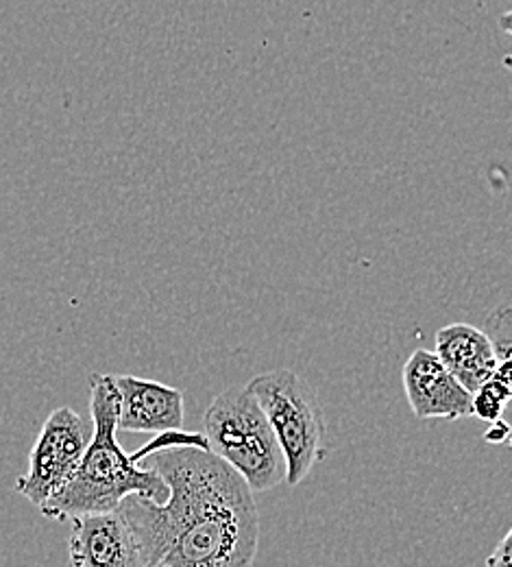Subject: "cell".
<instances>
[{
  "instance_id": "8992f818",
  "label": "cell",
  "mask_w": 512,
  "mask_h": 567,
  "mask_svg": "<svg viewBox=\"0 0 512 567\" xmlns=\"http://www.w3.org/2000/svg\"><path fill=\"white\" fill-rule=\"evenodd\" d=\"M404 391L417 420L456 422L471 417V393L430 350H417L406 360Z\"/></svg>"
},
{
  "instance_id": "9c48e42d",
  "label": "cell",
  "mask_w": 512,
  "mask_h": 567,
  "mask_svg": "<svg viewBox=\"0 0 512 567\" xmlns=\"http://www.w3.org/2000/svg\"><path fill=\"white\" fill-rule=\"evenodd\" d=\"M435 354L471 395L495 373L500 364L489 334L469 323L440 328Z\"/></svg>"
},
{
  "instance_id": "3957f363",
  "label": "cell",
  "mask_w": 512,
  "mask_h": 567,
  "mask_svg": "<svg viewBox=\"0 0 512 567\" xmlns=\"http://www.w3.org/2000/svg\"><path fill=\"white\" fill-rule=\"evenodd\" d=\"M208 452L229 465L251 489L262 494L286 481V463L275 432L247 386H231L203 417Z\"/></svg>"
},
{
  "instance_id": "8fae6325",
  "label": "cell",
  "mask_w": 512,
  "mask_h": 567,
  "mask_svg": "<svg viewBox=\"0 0 512 567\" xmlns=\"http://www.w3.org/2000/svg\"><path fill=\"white\" fill-rule=\"evenodd\" d=\"M179 447H197V450H206L208 452V441L203 434L199 432H184V430H166L159 432L150 443L145 447H140L138 452L129 454L134 463H140L148 456L164 452V450H179Z\"/></svg>"
},
{
  "instance_id": "5b68a950",
  "label": "cell",
  "mask_w": 512,
  "mask_h": 567,
  "mask_svg": "<svg viewBox=\"0 0 512 567\" xmlns=\"http://www.w3.org/2000/svg\"><path fill=\"white\" fill-rule=\"evenodd\" d=\"M90 425L73 409L62 406L49 415L29 454V470L15 483V492L38 508L58 496L81 463L90 443Z\"/></svg>"
},
{
  "instance_id": "4fadbf2b",
  "label": "cell",
  "mask_w": 512,
  "mask_h": 567,
  "mask_svg": "<svg viewBox=\"0 0 512 567\" xmlns=\"http://www.w3.org/2000/svg\"><path fill=\"white\" fill-rule=\"evenodd\" d=\"M484 439H487L489 443H495V445L506 443V441L511 439V425L506 424L504 420H498V422H493V427L487 432Z\"/></svg>"
},
{
  "instance_id": "ba28073f",
  "label": "cell",
  "mask_w": 512,
  "mask_h": 567,
  "mask_svg": "<svg viewBox=\"0 0 512 567\" xmlns=\"http://www.w3.org/2000/svg\"><path fill=\"white\" fill-rule=\"evenodd\" d=\"M118 391V430L166 432L184 425V393L136 375H112Z\"/></svg>"
},
{
  "instance_id": "7a4b0ae2",
  "label": "cell",
  "mask_w": 512,
  "mask_h": 567,
  "mask_svg": "<svg viewBox=\"0 0 512 567\" xmlns=\"http://www.w3.org/2000/svg\"><path fill=\"white\" fill-rule=\"evenodd\" d=\"M92 436L71 481L55 497L40 506L49 519L66 522L79 515L112 513L132 494L157 504L168 497V487L150 470L140 467L118 443V391L107 373L90 378Z\"/></svg>"
},
{
  "instance_id": "7c38bea8",
  "label": "cell",
  "mask_w": 512,
  "mask_h": 567,
  "mask_svg": "<svg viewBox=\"0 0 512 567\" xmlns=\"http://www.w3.org/2000/svg\"><path fill=\"white\" fill-rule=\"evenodd\" d=\"M512 533H506L502 537V542L495 546V550L491 553V557L487 559V566L484 567H512L511 555H512Z\"/></svg>"
},
{
  "instance_id": "5bb4252c",
  "label": "cell",
  "mask_w": 512,
  "mask_h": 567,
  "mask_svg": "<svg viewBox=\"0 0 512 567\" xmlns=\"http://www.w3.org/2000/svg\"><path fill=\"white\" fill-rule=\"evenodd\" d=\"M153 567H170V566H166V564H157V566H153Z\"/></svg>"
},
{
  "instance_id": "30bf717a",
  "label": "cell",
  "mask_w": 512,
  "mask_h": 567,
  "mask_svg": "<svg viewBox=\"0 0 512 567\" xmlns=\"http://www.w3.org/2000/svg\"><path fill=\"white\" fill-rule=\"evenodd\" d=\"M511 402V360H502L495 373L471 395V415L484 422L502 420V411Z\"/></svg>"
},
{
  "instance_id": "277c9868",
  "label": "cell",
  "mask_w": 512,
  "mask_h": 567,
  "mask_svg": "<svg viewBox=\"0 0 512 567\" xmlns=\"http://www.w3.org/2000/svg\"><path fill=\"white\" fill-rule=\"evenodd\" d=\"M275 432L286 463V483H303L325 458L327 425L316 393L291 369H273L247 384Z\"/></svg>"
},
{
  "instance_id": "52a82bcc",
  "label": "cell",
  "mask_w": 512,
  "mask_h": 567,
  "mask_svg": "<svg viewBox=\"0 0 512 567\" xmlns=\"http://www.w3.org/2000/svg\"><path fill=\"white\" fill-rule=\"evenodd\" d=\"M71 567H145L140 548L118 511L71 519Z\"/></svg>"
},
{
  "instance_id": "6da1fadb",
  "label": "cell",
  "mask_w": 512,
  "mask_h": 567,
  "mask_svg": "<svg viewBox=\"0 0 512 567\" xmlns=\"http://www.w3.org/2000/svg\"><path fill=\"white\" fill-rule=\"evenodd\" d=\"M148 458L168 487L166 502L132 494L116 508L145 567H253L260 515L247 483L197 447L164 450Z\"/></svg>"
}]
</instances>
